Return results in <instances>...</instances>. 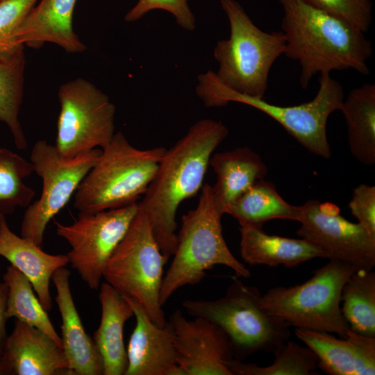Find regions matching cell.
<instances>
[{
  "label": "cell",
  "mask_w": 375,
  "mask_h": 375,
  "mask_svg": "<svg viewBox=\"0 0 375 375\" xmlns=\"http://www.w3.org/2000/svg\"><path fill=\"white\" fill-rule=\"evenodd\" d=\"M228 135L221 122L202 119L167 149L157 172L138 203L149 219L155 238L169 260L177 244L176 217L179 206L201 190L215 149Z\"/></svg>",
  "instance_id": "6da1fadb"
},
{
  "label": "cell",
  "mask_w": 375,
  "mask_h": 375,
  "mask_svg": "<svg viewBox=\"0 0 375 375\" xmlns=\"http://www.w3.org/2000/svg\"><path fill=\"white\" fill-rule=\"evenodd\" d=\"M281 31L287 57L301 65L299 83L307 89L322 72L353 69L367 76L373 52L365 33L349 22L316 8L303 0H279Z\"/></svg>",
  "instance_id": "7a4b0ae2"
},
{
  "label": "cell",
  "mask_w": 375,
  "mask_h": 375,
  "mask_svg": "<svg viewBox=\"0 0 375 375\" xmlns=\"http://www.w3.org/2000/svg\"><path fill=\"white\" fill-rule=\"evenodd\" d=\"M167 149H138L115 133L74 193L79 213H94L138 203L153 181Z\"/></svg>",
  "instance_id": "3957f363"
},
{
  "label": "cell",
  "mask_w": 375,
  "mask_h": 375,
  "mask_svg": "<svg viewBox=\"0 0 375 375\" xmlns=\"http://www.w3.org/2000/svg\"><path fill=\"white\" fill-rule=\"evenodd\" d=\"M197 81L196 94L206 107L224 106L230 102L251 106L277 122L312 154L330 158L327 122L333 112L340 110L344 99L342 85L330 73L319 74V90L312 100L289 106L238 93L222 84L212 70L200 74Z\"/></svg>",
  "instance_id": "277c9868"
},
{
  "label": "cell",
  "mask_w": 375,
  "mask_h": 375,
  "mask_svg": "<svg viewBox=\"0 0 375 375\" xmlns=\"http://www.w3.org/2000/svg\"><path fill=\"white\" fill-rule=\"evenodd\" d=\"M222 215L215 203L211 185L204 184L196 208L181 217L176 247L160 291L162 306L181 288L200 283L206 272L216 265L231 269L239 278L251 276L227 246Z\"/></svg>",
  "instance_id": "5b68a950"
},
{
  "label": "cell",
  "mask_w": 375,
  "mask_h": 375,
  "mask_svg": "<svg viewBox=\"0 0 375 375\" xmlns=\"http://www.w3.org/2000/svg\"><path fill=\"white\" fill-rule=\"evenodd\" d=\"M228 19L230 36L219 40L213 55L219 63L215 74L227 88L240 94L264 98L270 69L285 53L283 33H267L251 19L235 0H220Z\"/></svg>",
  "instance_id": "8992f818"
},
{
  "label": "cell",
  "mask_w": 375,
  "mask_h": 375,
  "mask_svg": "<svg viewBox=\"0 0 375 375\" xmlns=\"http://www.w3.org/2000/svg\"><path fill=\"white\" fill-rule=\"evenodd\" d=\"M356 269L352 264L329 260L301 284L269 289L260 296V306L267 313L290 326L345 338L349 326L341 312V293Z\"/></svg>",
  "instance_id": "52a82bcc"
},
{
  "label": "cell",
  "mask_w": 375,
  "mask_h": 375,
  "mask_svg": "<svg viewBox=\"0 0 375 375\" xmlns=\"http://www.w3.org/2000/svg\"><path fill=\"white\" fill-rule=\"evenodd\" d=\"M258 288L234 278L226 294L214 300L186 299L182 305L194 317L206 319L228 337L234 358L274 351L289 339L290 326L267 313L260 306Z\"/></svg>",
  "instance_id": "ba28073f"
},
{
  "label": "cell",
  "mask_w": 375,
  "mask_h": 375,
  "mask_svg": "<svg viewBox=\"0 0 375 375\" xmlns=\"http://www.w3.org/2000/svg\"><path fill=\"white\" fill-rule=\"evenodd\" d=\"M167 261L149 219L138 209L107 261L103 278L123 296L138 303L154 324L163 327L167 320L160 303V291Z\"/></svg>",
  "instance_id": "9c48e42d"
},
{
  "label": "cell",
  "mask_w": 375,
  "mask_h": 375,
  "mask_svg": "<svg viewBox=\"0 0 375 375\" xmlns=\"http://www.w3.org/2000/svg\"><path fill=\"white\" fill-rule=\"evenodd\" d=\"M58 97L55 146L62 156L73 158L108 145L115 133L116 108L105 93L78 78L62 85Z\"/></svg>",
  "instance_id": "30bf717a"
},
{
  "label": "cell",
  "mask_w": 375,
  "mask_h": 375,
  "mask_svg": "<svg viewBox=\"0 0 375 375\" xmlns=\"http://www.w3.org/2000/svg\"><path fill=\"white\" fill-rule=\"evenodd\" d=\"M101 149H94L73 158L62 156L55 145L36 142L30 160L42 181L40 197L24 212L21 236L42 247L47 224L68 203L95 164Z\"/></svg>",
  "instance_id": "8fae6325"
},
{
  "label": "cell",
  "mask_w": 375,
  "mask_h": 375,
  "mask_svg": "<svg viewBox=\"0 0 375 375\" xmlns=\"http://www.w3.org/2000/svg\"><path fill=\"white\" fill-rule=\"evenodd\" d=\"M138 210L136 203L94 213H78L69 225L55 222L56 234L71 247L66 254L69 262L90 289L100 286L106 262Z\"/></svg>",
  "instance_id": "7c38bea8"
},
{
  "label": "cell",
  "mask_w": 375,
  "mask_h": 375,
  "mask_svg": "<svg viewBox=\"0 0 375 375\" xmlns=\"http://www.w3.org/2000/svg\"><path fill=\"white\" fill-rule=\"evenodd\" d=\"M297 235L319 248L324 258L370 270L375 266V238L344 219L334 204L310 199L300 206Z\"/></svg>",
  "instance_id": "4fadbf2b"
},
{
  "label": "cell",
  "mask_w": 375,
  "mask_h": 375,
  "mask_svg": "<svg viewBox=\"0 0 375 375\" xmlns=\"http://www.w3.org/2000/svg\"><path fill=\"white\" fill-rule=\"evenodd\" d=\"M167 321L173 331L176 360L183 375H232L233 348L220 327L202 317L188 319L178 309Z\"/></svg>",
  "instance_id": "5bb4252c"
},
{
  "label": "cell",
  "mask_w": 375,
  "mask_h": 375,
  "mask_svg": "<svg viewBox=\"0 0 375 375\" xmlns=\"http://www.w3.org/2000/svg\"><path fill=\"white\" fill-rule=\"evenodd\" d=\"M124 297L136 320L126 349L128 364L124 375H183L169 322L163 327L157 326L138 303Z\"/></svg>",
  "instance_id": "9a60e30c"
},
{
  "label": "cell",
  "mask_w": 375,
  "mask_h": 375,
  "mask_svg": "<svg viewBox=\"0 0 375 375\" xmlns=\"http://www.w3.org/2000/svg\"><path fill=\"white\" fill-rule=\"evenodd\" d=\"M2 358L12 374H69L62 348L42 331L17 319L8 335Z\"/></svg>",
  "instance_id": "2e32d148"
},
{
  "label": "cell",
  "mask_w": 375,
  "mask_h": 375,
  "mask_svg": "<svg viewBox=\"0 0 375 375\" xmlns=\"http://www.w3.org/2000/svg\"><path fill=\"white\" fill-rule=\"evenodd\" d=\"M70 274L63 267L57 269L51 277L56 290L55 300L62 319V346L69 374L103 375L101 357L93 340L84 329L72 298Z\"/></svg>",
  "instance_id": "e0dca14e"
},
{
  "label": "cell",
  "mask_w": 375,
  "mask_h": 375,
  "mask_svg": "<svg viewBox=\"0 0 375 375\" xmlns=\"http://www.w3.org/2000/svg\"><path fill=\"white\" fill-rule=\"evenodd\" d=\"M76 1L41 0L31 8L17 30L16 44L37 48L51 42L67 53L84 51L87 47L72 26Z\"/></svg>",
  "instance_id": "ac0fdd59"
},
{
  "label": "cell",
  "mask_w": 375,
  "mask_h": 375,
  "mask_svg": "<svg viewBox=\"0 0 375 375\" xmlns=\"http://www.w3.org/2000/svg\"><path fill=\"white\" fill-rule=\"evenodd\" d=\"M0 256L29 280L44 310L51 311L50 280L57 269L69 262L67 255L46 253L32 241L17 235L10 230L6 217H1Z\"/></svg>",
  "instance_id": "d6986e66"
},
{
  "label": "cell",
  "mask_w": 375,
  "mask_h": 375,
  "mask_svg": "<svg viewBox=\"0 0 375 375\" xmlns=\"http://www.w3.org/2000/svg\"><path fill=\"white\" fill-rule=\"evenodd\" d=\"M209 166L216 174V182L211 186L213 199L222 215L227 214L235 200L267 173L261 157L247 147L213 153Z\"/></svg>",
  "instance_id": "ffe728a7"
},
{
  "label": "cell",
  "mask_w": 375,
  "mask_h": 375,
  "mask_svg": "<svg viewBox=\"0 0 375 375\" xmlns=\"http://www.w3.org/2000/svg\"><path fill=\"white\" fill-rule=\"evenodd\" d=\"M99 298L101 321L92 340L102 359L103 375H124L128 361L124 327L134 312L125 297L107 282L100 285Z\"/></svg>",
  "instance_id": "44dd1931"
},
{
  "label": "cell",
  "mask_w": 375,
  "mask_h": 375,
  "mask_svg": "<svg viewBox=\"0 0 375 375\" xmlns=\"http://www.w3.org/2000/svg\"><path fill=\"white\" fill-rule=\"evenodd\" d=\"M240 255L250 265L293 267L316 258H324L319 248L301 238L268 235L262 228L244 226H240Z\"/></svg>",
  "instance_id": "7402d4cb"
},
{
  "label": "cell",
  "mask_w": 375,
  "mask_h": 375,
  "mask_svg": "<svg viewBox=\"0 0 375 375\" xmlns=\"http://www.w3.org/2000/svg\"><path fill=\"white\" fill-rule=\"evenodd\" d=\"M340 110L347 126L352 156L360 163H375V85L365 83L352 89Z\"/></svg>",
  "instance_id": "603a6c76"
},
{
  "label": "cell",
  "mask_w": 375,
  "mask_h": 375,
  "mask_svg": "<svg viewBox=\"0 0 375 375\" xmlns=\"http://www.w3.org/2000/svg\"><path fill=\"white\" fill-rule=\"evenodd\" d=\"M227 214L235 218L240 226L262 228L272 219L299 222L301 217L299 206L288 203L274 185L265 178L256 181L238 198Z\"/></svg>",
  "instance_id": "cb8c5ba5"
},
{
  "label": "cell",
  "mask_w": 375,
  "mask_h": 375,
  "mask_svg": "<svg viewBox=\"0 0 375 375\" xmlns=\"http://www.w3.org/2000/svg\"><path fill=\"white\" fill-rule=\"evenodd\" d=\"M25 65L24 45L0 58V122L8 126L15 145L20 150L28 147L19 119L24 94Z\"/></svg>",
  "instance_id": "d4e9b609"
},
{
  "label": "cell",
  "mask_w": 375,
  "mask_h": 375,
  "mask_svg": "<svg viewBox=\"0 0 375 375\" xmlns=\"http://www.w3.org/2000/svg\"><path fill=\"white\" fill-rule=\"evenodd\" d=\"M3 281L8 286L6 315L35 327L50 336L62 346L61 338L53 326L47 312L33 292L29 280L12 265L6 267Z\"/></svg>",
  "instance_id": "484cf974"
},
{
  "label": "cell",
  "mask_w": 375,
  "mask_h": 375,
  "mask_svg": "<svg viewBox=\"0 0 375 375\" xmlns=\"http://www.w3.org/2000/svg\"><path fill=\"white\" fill-rule=\"evenodd\" d=\"M341 312L353 331L375 337V272L356 269L344 283Z\"/></svg>",
  "instance_id": "4316f807"
},
{
  "label": "cell",
  "mask_w": 375,
  "mask_h": 375,
  "mask_svg": "<svg viewBox=\"0 0 375 375\" xmlns=\"http://www.w3.org/2000/svg\"><path fill=\"white\" fill-rule=\"evenodd\" d=\"M33 172L31 162L8 149L0 147V217L31 203L35 192L24 180Z\"/></svg>",
  "instance_id": "83f0119b"
},
{
  "label": "cell",
  "mask_w": 375,
  "mask_h": 375,
  "mask_svg": "<svg viewBox=\"0 0 375 375\" xmlns=\"http://www.w3.org/2000/svg\"><path fill=\"white\" fill-rule=\"evenodd\" d=\"M273 362L265 367L233 358L230 363L232 375H312L317 374L318 360L307 346L286 340L274 351Z\"/></svg>",
  "instance_id": "f1b7e54d"
},
{
  "label": "cell",
  "mask_w": 375,
  "mask_h": 375,
  "mask_svg": "<svg viewBox=\"0 0 375 375\" xmlns=\"http://www.w3.org/2000/svg\"><path fill=\"white\" fill-rule=\"evenodd\" d=\"M296 336L318 360V368L330 375H356L354 357L349 341L331 333L295 328Z\"/></svg>",
  "instance_id": "f546056e"
},
{
  "label": "cell",
  "mask_w": 375,
  "mask_h": 375,
  "mask_svg": "<svg viewBox=\"0 0 375 375\" xmlns=\"http://www.w3.org/2000/svg\"><path fill=\"white\" fill-rule=\"evenodd\" d=\"M38 0L0 1V58L12 53L22 45L16 44L15 35L21 23Z\"/></svg>",
  "instance_id": "4dcf8cb0"
},
{
  "label": "cell",
  "mask_w": 375,
  "mask_h": 375,
  "mask_svg": "<svg viewBox=\"0 0 375 375\" xmlns=\"http://www.w3.org/2000/svg\"><path fill=\"white\" fill-rule=\"evenodd\" d=\"M310 6L340 17L366 33L372 19L371 0H303Z\"/></svg>",
  "instance_id": "1f68e13d"
},
{
  "label": "cell",
  "mask_w": 375,
  "mask_h": 375,
  "mask_svg": "<svg viewBox=\"0 0 375 375\" xmlns=\"http://www.w3.org/2000/svg\"><path fill=\"white\" fill-rule=\"evenodd\" d=\"M189 0H138L126 14L124 20L134 22L153 10H163L171 13L177 24L185 31H193L196 27L195 17L188 4Z\"/></svg>",
  "instance_id": "d6a6232c"
},
{
  "label": "cell",
  "mask_w": 375,
  "mask_h": 375,
  "mask_svg": "<svg viewBox=\"0 0 375 375\" xmlns=\"http://www.w3.org/2000/svg\"><path fill=\"white\" fill-rule=\"evenodd\" d=\"M349 207L357 223L375 238V186L362 183L354 188Z\"/></svg>",
  "instance_id": "836d02e7"
},
{
  "label": "cell",
  "mask_w": 375,
  "mask_h": 375,
  "mask_svg": "<svg viewBox=\"0 0 375 375\" xmlns=\"http://www.w3.org/2000/svg\"><path fill=\"white\" fill-rule=\"evenodd\" d=\"M345 338L352 348L356 375L375 374V337L356 333L349 328Z\"/></svg>",
  "instance_id": "e575fe53"
},
{
  "label": "cell",
  "mask_w": 375,
  "mask_h": 375,
  "mask_svg": "<svg viewBox=\"0 0 375 375\" xmlns=\"http://www.w3.org/2000/svg\"><path fill=\"white\" fill-rule=\"evenodd\" d=\"M7 296L8 286L3 281L0 283V358L3 356L8 338L6 328V324L8 319L6 315Z\"/></svg>",
  "instance_id": "d590c367"
},
{
  "label": "cell",
  "mask_w": 375,
  "mask_h": 375,
  "mask_svg": "<svg viewBox=\"0 0 375 375\" xmlns=\"http://www.w3.org/2000/svg\"><path fill=\"white\" fill-rule=\"evenodd\" d=\"M12 374V371L3 358H0V375Z\"/></svg>",
  "instance_id": "8d00e7d4"
},
{
  "label": "cell",
  "mask_w": 375,
  "mask_h": 375,
  "mask_svg": "<svg viewBox=\"0 0 375 375\" xmlns=\"http://www.w3.org/2000/svg\"><path fill=\"white\" fill-rule=\"evenodd\" d=\"M1 1V0H0V1Z\"/></svg>",
  "instance_id": "74e56055"
}]
</instances>
